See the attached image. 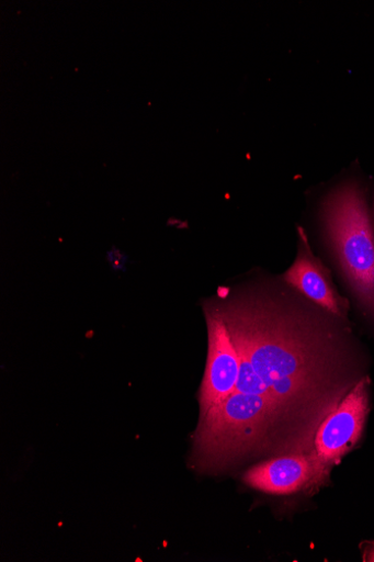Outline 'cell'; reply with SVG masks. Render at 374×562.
<instances>
[{"label":"cell","instance_id":"6da1fadb","mask_svg":"<svg viewBox=\"0 0 374 562\" xmlns=\"http://www.w3.org/2000/svg\"><path fill=\"white\" fill-rule=\"evenodd\" d=\"M220 300L207 310L225 322L238 350L235 392L269 407L280 453L284 448L316 456L319 426L358 384L344 370L340 335L265 292Z\"/></svg>","mask_w":374,"mask_h":562},{"label":"cell","instance_id":"7a4b0ae2","mask_svg":"<svg viewBox=\"0 0 374 562\" xmlns=\"http://www.w3.org/2000/svg\"><path fill=\"white\" fill-rule=\"evenodd\" d=\"M325 221L341 270L362 308L374 318V236L363 192L347 184L325 203Z\"/></svg>","mask_w":374,"mask_h":562},{"label":"cell","instance_id":"3957f363","mask_svg":"<svg viewBox=\"0 0 374 562\" xmlns=\"http://www.w3.org/2000/svg\"><path fill=\"white\" fill-rule=\"evenodd\" d=\"M367 413L369 381L362 379L316 432L315 453L328 473L361 439Z\"/></svg>","mask_w":374,"mask_h":562},{"label":"cell","instance_id":"277c9868","mask_svg":"<svg viewBox=\"0 0 374 562\" xmlns=\"http://www.w3.org/2000/svg\"><path fill=\"white\" fill-rule=\"evenodd\" d=\"M205 312L208 351L200 391L201 416L235 392L240 373L239 353L227 325L216 313Z\"/></svg>","mask_w":374,"mask_h":562},{"label":"cell","instance_id":"5b68a950","mask_svg":"<svg viewBox=\"0 0 374 562\" xmlns=\"http://www.w3.org/2000/svg\"><path fill=\"white\" fill-rule=\"evenodd\" d=\"M328 476L315 454L292 453L250 469L243 475V482L264 493L287 495L320 484Z\"/></svg>","mask_w":374,"mask_h":562},{"label":"cell","instance_id":"8992f818","mask_svg":"<svg viewBox=\"0 0 374 562\" xmlns=\"http://www.w3.org/2000/svg\"><path fill=\"white\" fill-rule=\"evenodd\" d=\"M299 234L298 257L284 276L286 283L298 290L320 308L336 316L344 317L347 312L345 300L336 291L327 268L314 258L304 231L299 229Z\"/></svg>","mask_w":374,"mask_h":562},{"label":"cell","instance_id":"52a82bcc","mask_svg":"<svg viewBox=\"0 0 374 562\" xmlns=\"http://www.w3.org/2000/svg\"><path fill=\"white\" fill-rule=\"evenodd\" d=\"M367 561L374 562V550L369 554Z\"/></svg>","mask_w":374,"mask_h":562}]
</instances>
